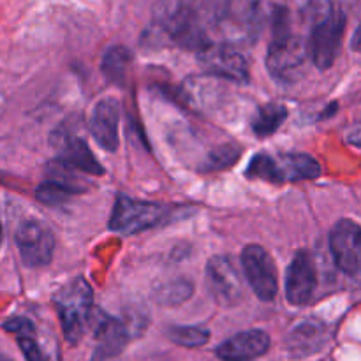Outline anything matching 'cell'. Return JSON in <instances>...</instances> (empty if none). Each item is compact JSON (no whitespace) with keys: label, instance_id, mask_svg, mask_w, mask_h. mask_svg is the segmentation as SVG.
Listing matches in <instances>:
<instances>
[{"label":"cell","instance_id":"4fadbf2b","mask_svg":"<svg viewBox=\"0 0 361 361\" xmlns=\"http://www.w3.org/2000/svg\"><path fill=\"white\" fill-rule=\"evenodd\" d=\"M317 286V274L309 250H298L286 271V300L291 305H305Z\"/></svg>","mask_w":361,"mask_h":361},{"label":"cell","instance_id":"7402d4cb","mask_svg":"<svg viewBox=\"0 0 361 361\" xmlns=\"http://www.w3.org/2000/svg\"><path fill=\"white\" fill-rule=\"evenodd\" d=\"M168 337L182 348H201L210 341V331L200 326H171Z\"/></svg>","mask_w":361,"mask_h":361},{"label":"cell","instance_id":"6da1fadb","mask_svg":"<svg viewBox=\"0 0 361 361\" xmlns=\"http://www.w3.org/2000/svg\"><path fill=\"white\" fill-rule=\"evenodd\" d=\"M233 0H155L154 21L175 44L200 53L231 13Z\"/></svg>","mask_w":361,"mask_h":361},{"label":"cell","instance_id":"e0dca14e","mask_svg":"<svg viewBox=\"0 0 361 361\" xmlns=\"http://www.w3.org/2000/svg\"><path fill=\"white\" fill-rule=\"evenodd\" d=\"M328 338H330V331L323 321L307 319L293 328L286 344H288L289 355L295 358H303V356L319 351L326 344Z\"/></svg>","mask_w":361,"mask_h":361},{"label":"cell","instance_id":"9c48e42d","mask_svg":"<svg viewBox=\"0 0 361 361\" xmlns=\"http://www.w3.org/2000/svg\"><path fill=\"white\" fill-rule=\"evenodd\" d=\"M207 286L215 302L222 307H235L243 298V281L229 256H214L207 263Z\"/></svg>","mask_w":361,"mask_h":361},{"label":"cell","instance_id":"cb8c5ba5","mask_svg":"<svg viewBox=\"0 0 361 361\" xmlns=\"http://www.w3.org/2000/svg\"><path fill=\"white\" fill-rule=\"evenodd\" d=\"M73 196V192H69V190L63 189V187L56 185V183L48 182V180H44V182L39 185V189L35 190V197H37L41 203L48 204V207H60V204H63Z\"/></svg>","mask_w":361,"mask_h":361},{"label":"cell","instance_id":"5b68a950","mask_svg":"<svg viewBox=\"0 0 361 361\" xmlns=\"http://www.w3.org/2000/svg\"><path fill=\"white\" fill-rule=\"evenodd\" d=\"M53 302L59 312L63 338L71 345L78 344L90 326L94 314V291L90 284L85 279H74L56 293Z\"/></svg>","mask_w":361,"mask_h":361},{"label":"cell","instance_id":"7c38bea8","mask_svg":"<svg viewBox=\"0 0 361 361\" xmlns=\"http://www.w3.org/2000/svg\"><path fill=\"white\" fill-rule=\"evenodd\" d=\"M51 143L56 150V161L62 162L63 166L74 169V171L88 173V175H104V168L101 162L95 159L88 145L76 134L60 129L53 134Z\"/></svg>","mask_w":361,"mask_h":361},{"label":"cell","instance_id":"5bb4252c","mask_svg":"<svg viewBox=\"0 0 361 361\" xmlns=\"http://www.w3.org/2000/svg\"><path fill=\"white\" fill-rule=\"evenodd\" d=\"M90 324L94 328L95 341H97L95 351L106 353V355L120 356L127 342L137 334L133 323H127L120 317L108 316L101 310H94Z\"/></svg>","mask_w":361,"mask_h":361},{"label":"cell","instance_id":"7a4b0ae2","mask_svg":"<svg viewBox=\"0 0 361 361\" xmlns=\"http://www.w3.org/2000/svg\"><path fill=\"white\" fill-rule=\"evenodd\" d=\"M303 20L309 27L307 53L317 69H330L341 49L345 16L334 0H309L303 9Z\"/></svg>","mask_w":361,"mask_h":361},{"label":"cell","instance_id":"277c9868","mask_svg":"<svg viewBox=\"0 0 361 361\" xmlns=\"http://www.w3.org/2000/svg\"><path fill=\"white\" fill-rule=\"evenodd\" d=\"M323 169L321 164L309 154L302 152H289L279 154L277 157L270 154L254 155L245 169V176L250 180H263L270 183L303 182V180L319 178Z\"/></svg>","mask_w":361,"mask_h":361},{"label":"cell","instance_id":"603a6c76","mask_svg":"<svg viewBox=\"0 0 361 361\" xmlns=\"http://www.w3.org/2000/svg\"><path fill=\"white\" fill-rule=\"evenodd\" d=\"M240 154H242V148L236 147V145H222V147L215 148L208 154V161L204 166H207V169H226L238 161Z\"/></svg>","mask_w":361,"mask_h":361},{"label":"cell","instance_id":"3957f363","mask_svg":"<svg viewBox=\"0 0 361 361\" xmlns=\"http://www.w3.org/2000/svg\"><path fill=\"white\" fill-rule=\"evenodd\" d=\"M307 59V42L295 30L288 7L277 6L271 13V39L267 67L279 81H293Z\"/></svg>","mask_w":361,"mask_h":361},{"label":"cell","instance_id":"4316f807","mask_svg":"<svg viewBox=\"0 0 361 361\" xmlns=\"http://www.w3.org/2000/svg\"><path fill=\"white\" fill-rule=\"evenodd\" d=\"M2 240H4V229H2V221H0V247H2Z\"/></svg>","mask_w":361,"mask_h":361},{"label":"cell","instance_id":"44dd1931","mask_svg":"<svg viewBox=\"0 0 361 361\" xmlns=\"http://www.w3.org/2000/svg\"><path fill=\"white\" fill-rule=\"evenodd\" d=\"M194 284L189 279H171L155 288L154 298L161 305H180L192 296Z\"/></svg>","mask_w":361,"mask_h":361},{"label":"cell","instance_id":"9a60e30c","mask_svg":"<svg viewBox=\"0 0 361 361\" xmlns=\"http://www.w3.org/2000/svg\"><path fill=\"white\" fill-rule=\"evenodd\" d=\"M118 123H120V102L116 99L106 97L94 104L90 113V133L94 140L106 152L118 150Z\"/></svg>","mask_w":361,"mask_h":361},{"label":"cell","instance_id":"ffe728a7","mask_svg":"<svg viewBox=\"0 0 361 361\" xmlns=\"http://www.w3.org/2000/svg\"><path fill=\"white\" fill-rule=\"evenodd\" d=\"M288 118V108L277 102H270L257 109L252 120V130L257 137L271 136Z\"/></svg>","mask_w":361,"mask_h":361},{"label":"cell","instance_id":"484cf974","mask_svg":"<svg viewBox=\"0 0 361 361\" xmlns=\"http://www.w3.org/2000/svg\"><path fill=\"white\" fill-rule=\"evenodd\" d=\"M0 361H13V360H11L9 356H6L2 351H0Z\"/></svg>","mask_w":361,"mask_h":361},{"label":"cell","instance_id":"8992f818","mask_svg":"<svg viewBox=\"0 0 361 361\" xmlns=\"http://www.w3.org/2000/svg\"><path fill=\"white\" fill-rule=\"evenodd\" d=\"M168 214L169 208L164 204L133 200L126 194H120L115 201L108 226L113 233L133 236L161 224L168 217Z\"/></svg>","mask_w":361,"mask_h":361},{"label":"cell","instance_id":"52a82bcc","mask_svg":"<svg viewBox=\"0 0 361 361\" xmlns=\"http://www.w3.org/2000/svg\"><path fill=\"white\" fill-rule=\"evenodd\" d=\"M242 268L254 295L263 302H271L279 291V274L274 257L264 247L247 245L242 252Z\"/></svg>","mask_w":361,"mask_h":361},{"label":"cell","instance_id":"ac0fdd59","mask_svg":"<svg viewBox=\"0 0 361 361\" xmlns=\"http://www.w3.org/2000/svg\"><path fill=\"white\" fill-rule=\"evenodd\" d=\"M4 330L16 337L25 360L46 361L44 353L41 351L37 341H35V326L30 319H27V317H13V319L4 323Z\"/></svg>","mask_w":361,"mask_h":361},{"label":"cell","instance_id":"ba28073f","mask_svg":"<svg viewBox=\"0 0 361 361\" xmlns=\"http://www.w3.org/2000/svg\"><path fill=\"white\" fill-rule=\"evenodd\" d=\"M20 257L28 268H42L51 263L55 252V236L41 221H25L14 233Z\"/></svg>","mask_w":361,"mask_h":361},{"label":"cell","instance_id":"8fae6325","mask_svg":"<svg viewBox=\"0 0 361 361\" xmlns=\"http://www.w3.org/2000/svg\"><path fill=\"white\" fill-rule=\"evenodd\" d=\"M330 250L338 270L356 275L361 263V231L358 222L342 219L330 233Z\"/></svg>","mask_w":361,"mask_h":361},{"label":"cell","instance_id":"d4e9b609","mask_svg":"<svg viewBox=\"0 0 361 361\" xmlns=\"http://www.w3.org/2000/svg\"><path fill=\"white\" fill-rule=\"evenodd\" d=\"M92 361H120L118 356L115 355H106V353L95 351L94 356H92Z\"/></svg>","mask_w":361,"mask_h":361},{"label":"cell","instance_id":"d6986e66","mask_svg":"<svg viewBox=\"0 0 361 361\" xmlns=\"http://www.w3.org/2000/svg\"><path fill=\"white\" fill-rule=\"evenodd\" d=\"M130 66H133V51L126 46H113L106 51L101 69L106 80L122 87L129 76Z\"/></svg>","mask_w":361,"mask_h":361},{"label":"cell","instance_id":"30bf717a","mask_svg":"<svg viewBox=\"0 0 361 361\" xmlns=\"http://www.w3.org/2000/svg\"><path fill=\"white\" fill-rule=\"evenodd\" d=\"M197 60L212 76L224 78L240 85L250 80L247 60L243 59L242 53L224 42H212L210 46L197 53Z\"/></svg>","mask_w":361,"mask_h":361},{"label":"cell","instance_id":"2e32d148","mask_svg":"<svg viewBox=\"0 0 361 361\" xmlns=\"http://www.w3.org/2000/svg\"><path fill=\"white\" fill-rule=\"evenodd\" d=\"M270 349V337L263 330H247L222 342L215 355L222 361H252Z\"/></svg>","mask_w":361,"mask_h":361}]
</instances>
